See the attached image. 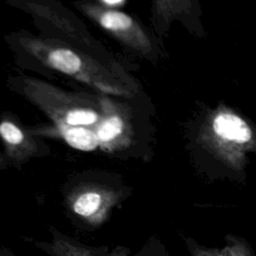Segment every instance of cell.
I'll return each mask as SVG.
<instances>
[{"label":"cell","mask_w":256,"mask_h":256,"mask_svg":"<svg viewBox=\"0 0 256 256\" xmlns=\"http://www.w3.org/2000/svg\"><path fill=\"white\" fill-rule=\"evenodd\" d=\"M27 6L33 13L47 19L53 25L57 26L60 30L65 32L68 36L81 41L86 46L92 44L90 35L87 34L84 30H80L79 27L75 26V24L71 22L65 14H62L58 10H55L53 7L42 3H28Z\"/></svg>","instance_id":"30bf717a"},{"label":"cell","mask_w":256,"mask_h":256,"mask_svg":"<svg viewBox=\"0 0 256 256\" xmlns=\"http://www.w3.org/2000/svg\"><path fill=\"white\" fill-rule=\"evenodd\" d=\"M18 45L42 65L69 76L108 96L129 98L133 91L90 55L51 38L17 36Z\"/></svg>","instance_id":"6da1fadb"},{"label":"cell","mask_w":256,"mask_h":256,"mask_svg":"<svg viewBox=\"0 0 256 256\" xmlns=\"http://www.w3.org/2000/svg\"><path fill=\"white\" fill-rule=\"evenodd\" d=\"M199 138L208 152L236 170L244 167L248 153L253 152L256 146L251 125L225 105L218 106L205 117Z\"/></svg>","instance_id":"3957f363"},{"label":"cell","mask_w":256,"mask_h":256,"mask_svg":"<svg viewBox=\"0 0 256 256\" xmlns=\"http://www.w3.org/2000/svg\"><path fill=\"white\" fill-rule=\"evenodd\" d=\"M0 138L4 146V159L18 169L31 158L47 153V147L24 129L14 116H2Z\"/></svg>","instance_id":"ba28073f"},{"label":"cell","mask_w":256,"mask_h":256,"mask_svg":"<svg viewBox=\"0 0 256 256\" xmlns=\"http://www.w3.org/2000/svg\"><path fill=\"white\" fill-rule=\"evenodd\" d=\"M223 256H252V253L245 242L232 237L225 248L221 249Z\"/></svg>","instance_id":"7c38bea8"},{"label":"cell","mask_w":256,"mask_h":256,"mask_svg":"<svg viewBox=\"0 0 256 256\" xmlns=\"http://www.w3.org/2000/svg\"><path fill=\"white\" fill-rule=\"evenodd\" d=\"M121 192L98 184L76 187L66 197L71 212L83 222L98 226L108 217L111 209L120 201Z\"/></svg>","instance_id":"8992f818"},{"label":"cell","mask_w":256,"mask_h":256,"mask_svg":"<svg viewBox=\"0 0 256 256\" xmlns=\"http://www.w3.org/2000/svg\"><path fill=\"white\" fill-rule=\"evenodd\" d=\"M52 234L53 239L49 243L34 242L37 247L48 253L50 256H112L99 249L74 243L58 234L57 231L53 230Z\"/></svg>","instance_id":"8fae6325"},{"label":"cell","mask_w":256,"mask_h":256,"mask_svg":"<svg viewBox=\"0 0 256 256\" xmlns=\"http://www.w3.org/2000/svg\"><path fill=\"white\" fill-rule=\"evenodd\" d=\"M102 114L92 127L98 140L99 148L114 152L129 146L133 138L132 123L128 109L112 96L100 94Z\"/></svg>","instance_id":"5b68a950"},{"label":"cell","mask_w":256,"mask_h":256,"mask_svg":"<svg viewBox=\"0 0 256 256\" xmlns=\"http://www.w3.org/2000/svg\"><path fill=\"white\" fill-rule=\"evenodd\" d=\"M32 135H46L60 138L70 147L81 151H93L99 148L98 140L92 127L67 124H52L51 127L42 128L39 131H30Z\"/></svg>","instance_id":"9c48e42d"},{"label":"cell","mask_w":256,"mask_h":256,"mask_svg":"<svg viewBox=\"0 0 256 256\" xmlns=\"http://www.w3.org/2000/svg\"><path fill=\"white\" fill-rule=\"evenodd\" d=\"M11 89L42 111L52 124L93 127L100 119V96L63 90L49 82L27 76H11Z\"/></svg>","instance_id":"7a4b0ae2"},{"label":"cell","mask_w":256,"mask_h":256,"mask_svg":"<svg viewBox=\"0 0 256 256\" xmlns=\"http://www.w3.org/2000/svg\"><path fill=\"white\" fill-rule=\"evenodd\" d=\"M74 6L88 19L130 51L149 61H158L161 50L147 30L132 16L90 0H78Z\"/></svg>","instance_id":"277c9868"},{"label":"cell","mask_w":256,"mask_h":256,"mask_svg":"<svg viewBox=\"0 0 256 256\" xmlns=\"http://www.w3.org/2000/svg\"><path fill=\"white\" fill-rule=\"evenodd\" d=\"M199 0H151L150 22L155 34L165 36L174 21L197 37L204 36Z\"/></svg>","instance_id":"52a82bcc"},{"label":"cell","mask_w":256,"mask_h":256,"mask_svg":"<svg viewBox=\"0 0 256 256\" xmlns=\"http://www.w3.org/2000/svg\"><path fill=\"white\" fill-rule=\"evenodd\" d=\"M103 1H105L108 4H117V3L121 2L122 0H103Z\"/></svg>","instance_id":"9a60e30c"},{"label":"cell","mask_w":256,"mask_h":256,"mask_svg":"<svg viewBox=\"0 0 256 256\" xmlns=\"http://www.w3.org/2000/svg\"><path fill=\"white\" fill-rule=\"evenodd\" d=\"M0 256H16L10 249L0 245Z\"/></svg>","instance_id":"5bb4252c"},{"label":"cell","mask_w":256,"mask_h":256,"mask_svg":"<svg viewBox=\"0 0 256 256\" xmlns=\"http://www.w3.org/2000/svg\"><path fill=\"white\" fill-rule=\"evenodd\" d=\"M193 256H223L222 250L219 249H206L203 247L191 248Z\"/></svg>","instance_id":"4fadbf2b"}]
</instances>
